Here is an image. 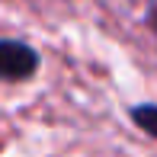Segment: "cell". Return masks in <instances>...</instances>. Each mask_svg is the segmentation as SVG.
<instances>
[{
  "mask_svg": "<svg viewBox=\"0 0 157 157\" xmlns=\"http://www.w3.org/2000/svg\"><path fill=\"white\" fill-rule=\"evenodd\" d=\"M39 71V52L19 39H0V80H29Z\"/></svg>",
  "mask_w": 157,
  "mask_h": 157,
  "instance_id": "6da1fadb",
  "label": "cell"
},
{
  "mask_svg": "<svg viewBox=\"0 0 157 157\" xmlns=\"http://www.w3.org/2000/svg\"><path fill=\"white\" fill-rule=\"evenodd\" d=\"M132 122L138 125L141 132H147L151 138H157V106H154V103L135 106V109H132Z\"/></svg>",
  "mask_w": 157,
  "mask_h": 157,
  "instance_id": "7a4b0ae2",
  "label": "cell"
},
{
  "mask_svg": "<svg viewBox=\"0 0 157 157\" xmlns=\"http://www.w3.org/2000/svg\"><path fill=\"white\" fill-rule=\"evenodd\" d=\"M147 26H151V32L157 35V0H151V6H147Z\"/></svg>",
  "mask_w": 157,
  "mask_h": 157,
  "instance_id": "3957f363",
  "label": "cell"
}]
</instances>
